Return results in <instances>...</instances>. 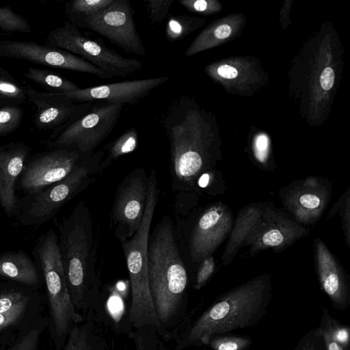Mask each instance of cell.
<instances>
[{
  "instance_id": "35",
  "label": "cell",
  "mask_w": 350,
  "mask_h": 350,
  "mask_svg": "<svg viewBox=\"0 0 350 350\" xmlns=\"http://www.w3.org/2000/svg\"><path fill=\"white\" fill-rule=\"evenodd\" d=\"M173 0H149L146 1V7L149 16L152 23H160L167 16Z\"/></svg>"
},
{
  "instance_id": "31",
  "label": "cell",
  "mask_w": 350,
  "mask_h": 350,
  "mask_svg": "<svg viewBox=\"0 0 350 350\" xmlns=\"http://www.w3.org/2000/svg\"><path fill=\"white\" fill-rule=\"evenodd\" d=\"M0 29L8 32H31L27 21L8 6L0 7Z\"/></svg>"
},
{
  "instance_id": "18",
  "label": "cell",
  "mask_w": 350,
  "mask_h": 350,
  "mask_svg": "<svg viewBox=\"0 0 350 350\" xmlns=\"http://www.w3.org/2000/svg\"><path fill=\"white\" fill-rule=\"evenodd\" d=\"M27 98L36 107L34 123L38 129L55 130L85 113L92 103H79L61 93L40 92L25 83Z\"/></svg>"
},
{
  "instance_id": "10",
  "label": "cell",
  "mask_w": 350,
  "mask_h": 350,
  "mask_svg": "<svg viewBox=\"0 0 350 350\" xmlns=\"http://www.w3.org/2000/svg\"><path fill=\"white\" fill-rule=\"evenodd\" d=\"M148 176L144 167L128 174L117 188L111 211V226L120 241L131 237L145 212Z\"/></svg>"
},
{
  "instance_id": "39",
  "label": "cell",
  "mask_w": 350,
  "mask_h": 350,
  "mask_svg": "<svg viewBox=\"0 0 350 350\" xmlns=\"http://www.w3.org/2000/svg\"><path fill=\"white\" fill-rule=\"evenodd\" d=\"M340 208L342 213V224L347 244H349V189L347 191L345 204Z\"/></svg>"
},
{
  "instance_id": "42",
  "label": "cell",
  "mask_w": 350,
  "mask_h": 350,
  "mask_svg": "<svg viewBox=\"0 0 350 350\" xmlns=\"http://www.w3.org/2000/svg\"><path fill=\"white\" fill-rule=\"evenodd\" d=\"M213 33L217 38L224 39L230 35L231 28L228 25H221L214 30Z\"/></svg>"
},
{
  "instance_id": "17",
  "label": "cell",
  "mask_w": 350,
  "mask_h": 350,
  "mask_svg": "<svg viewBox=\"0 0 350 350\" xmlns=\"http://www.w3.org/2000/svg\"><path fill=\"white\" fill-rule=\"evenodd\" d=\"M230 208L217 202L207 207L198 217L189 239L192 262L200 263L213 255L229 236L233 226Z\"/></svg>"
},
{
  "instance_id": "28",
  "label": "cell",
  "mask_w": 350,
  "mask_h": 350,
  "mask_svg": "<svg viewBox=\"0 0 350 350\" xmlns=\"http://www.w3.org/2000/svg\"><path fill=\"white\" fill-rule=\"evenodd\" d=\"M138 143V135L135 128L126 130L112 142L107 148V155L103 159L99 171L101 173L113 161L135 150Z\"/></svg>"
},
{
  "instance_id": "8",
  "label": "cell",
  "mask_w": 350,
  "mask_h": 350,
  "mask_svg": "<svg viewBox=\"0 0 350 350\" xmlns=\"http://www.w3.org/2000/svg\"><path fill=\"white\" fill-rule=\"evenodd\" d=\"M124 105L97 102L85 113L53 131L46 145L49 148L72 146L85 155H92L118 122Z\"/></svg>"
},
{
  "instance_id": "2",
  "label": "cell",
  "mask_w": 350,
  "mask_h": 350,
  "mask_svg": "<svg viewBox=\"0 0 350 350\" xmlns=\"http://www.w3.org/2000/svg\"><path fill=\"white\" fill-rule=\"evenodd\" d=\"M57 244L72 304L80 315L98 304L101 293L90 211L79 202L58 226Z\"/></svg>"
},
{
  "instance_id": "14",
  "label": "cell",
  "mask_w": 350,
  "mask_h": 350,
  "mask_svg": "<svg viewBox=\"0 0 350 350\" xmlns=\"http://www.w3.org/2000/svg\"><path fill=\"white\" fill-rule=\"evenodd\" d=\"M37 289L14 282L0 281V343L13 338L42 317Z\"/></svg>"
},
{
  "instance_id": "43",
  "label": "cell",
  "mask_w": 350,
  "mask_h": 350,
  "mask_svg": "<svg viewBox=\"0 0 350 350\" xmlns=\"http://www.w3.org/2000/svg\"><path fill=\"white\" fill-rule=\"evenodd\" d=\"M322 334L324 336L327 350H343L342 347L334 341L328 334L324 332H322Z\"/></svg>"
},
{
  "instance_id": "13",
  "label": "cell",
  "mask_w": 350,
  "mask_h": 350,
  "mask_svg": "<svg viewBox=\"0 0 350 350\" xmlns=\"http://www.w3.org/2000/svg\"><path fill=\"white\" fill-rule=\"evenodd\" d=\"M329 180L310 176L283 187L278 196L285 211L304 227L315 225L324 213L331 198Z\"/></svg>"
},
{
  "instance_id": "7",
  "label": "cell",
  "mask_w": 350,
  "mask_h": 350,
  "mask_svg": "<svg viewBox=\"0 0 350 350\" xmlns=\"http://www.w3.org/2000/svg\"><path fill=\"white\" fill-rule=\"evenodd\" d=\"M104 150L85 157L62 180L21 200L18 221L23 226H40L49 221L68 201L86 189L100 174Z\"/></svg>"
},
{
  "instance_id": "1",
  "label": "cell",
  "mask_w": 350,
  "mask_h": 350,
  "mask_svg": "<svg viewBox=\"0 0 350 350\" xmlns=\"http://www.w3.org/2000/svg\"><path fill=\"white\" fill-rule=\"evenodd\" d=\"M175 238L172 221L164 216L148 242L149 286L165 339L178 332L187 302L188 275Z\"/></svg>"
},
{
  "instance_id": "25",
  "label": "cell",
  "mask_w": 350,
  "mask_h": 350,
  "mask_svg": "<svg viewBox=\"0 0 350 350\" xmlns=\"http://www.w3.org/2000/svg\"><path fill=\"white\" fill-rule=\"evenodd\" d=\"M48 326V318L42 316L12 339L0 343V350H42V338Z\"/></svg>"
},
{
  "instance_id": "38",
  "label": "cell",
  "mask_w": 350,
  "mask_h": 350,
  "mask_svg": "<svg viewBox=\"0 0 350 350\" xmlns=\"http://www.w3.org/2000/svg\"><path fill=\"white\" fill-rule=\"evenodd\" d=\"M327 329H324L322 332L328 334L330 337L341 347L347 346L349 342V329L345 327L338 325L334 326L332 323L329 325Z\"/></svg>"
},
{
  "instance_id": "24",
  "label": "cell",
  "mask_w": 350,
  "mask_h": 350,
  "mask_svg": "<svg viewBox=\"0 0 350 350\" xmlns=\"http://www.w3.org/2000/svg\"><path fill=\"white\" fill-rule=\"evenodd\" d=\"M0 277L36 289L41 284L36 264L21 250L0 254Z\"/></svg>"
},
{
  "instance_id": "40",
  "label": "cell",
  "mask_w": 350,
  "mask_h": 350,
  "mask_svg": "<svg viewBox=\"0 0 350 350\" xmlns=\"http://www.w3.org/2000/svg\"><path fill=\"white\" fill-rule=\"evenodd\" d=\"M334 83V72L332 68H325L320 76V84L325 90H330Z\"/></svg>"
},
{
  "instance_id": "32",
  "label": "cell",
  "mask_w": 350,
  "mask_h": 350,
  "mask_svg": "<svg viewBox=\"0 0 350 350\" xmlns=\"http://www.w3.org/2000/svg\"><path fill=\"white\" fill-rule=\"evenodd\" d=\"M225 189L226 184L222 174L214 169L202 174L195 187V190H202L211 196L222 194Z\"/></svg>"
},
{
  "instance_id": "12",
  "label": "cell",
  "mask_w": 350,
  "mask_h": 350,
  "mask_svg": "<svg viewBox=\"0 0 350 350\" xmlns=\"http://www.w3.org/2000/svg\"><path fill=\"white\" fill-rule=\"evenodd\" d=\"M134 11L127 0H114L108 7L80 21L76 27L90 29L126 52L144 55L145 46L137 31Z\"/></svg>"
},
{
  "instance_id": "27",
  "label": "cell",
  "mask_w": 350,
  "mask_h": 350,
  "mask_svg": "<svg viewBox=\"0 0 350 350\" xmlns=\"http://www.w3.org/2000/svg\"><path fill=\"white\" fill-rule=\"evenodd\" d=\"M114 0H74L66 2L65 14L76 26L80 21L108 7Z\"/></svg>"
},
{
  "instance_id": "36",
  "label": "cell",
  "mask_w": 350,
  "mask_h": 350,
  "mask_svg": "<svg viewBox=\"0 0 350 350\" xmlns=\"http://www.w3.org/2000/svg\"><path fill=\"white\" fill-rule=\"evenodd\" d=\"M215 269V262L213 256H209L200 263L196 275V288H202L212 276Z\"/></svg>"
},
{
  "instance_id": "19",
  "label": "cell",
  "mask_w": 350,
  "mask_h": 350,
  "mask_svg": "<svg viewBox=\"0 0 350 350\" xmlns=\"http://www.w3.org/2000/svg\"><path fill=\"white\" fill-rule=\"evenodd\" d=\"M169 76L125 81L97 86L79 88L61 93L67 98L79 103L104 102L133 105L146 96L153 90L165 83Z\"/></svg>"
},
{
  "instance_id": "3",
  "label": "cell",
  "mask_w": 350,
  "mask_h": 350,
  "mask_svg": "<svg viewBox=\"0 0 350 350\" xmlns=\"http://www.w3.org/2000/svg\"><path fill=\"white\" fill-rule=\"evenodd\" d=\"M271 288L270 275L265 273L226 293L176 338L174 350L207 345L220 334L253 325L265 312Z\"/></svg>"
},
{
  "instance_id": "11",
  "label": "cell",
  "mask_w": 350,
  "mask_h": 350,
  "mask_svg": "<svg viewBox=\"0 0 350 350\" xmlns=\"http://www.w3.org/2000/svg\"><path fill=\"white\" fill-rule=\"evenodd\" d=\"M310 228L297 223L285 211L267 202L265 209L242 244L252 256L260 251L279 252L310 233Z\"/></svg>"
},
{
  "instance_id": "41",
  "label": "cell",
  "mask_w": 350,
  "mask_h": 350,
  "mask_svg": "<svg viewBox=\"0 0 350 350\" xmlns=\"http://www.w3.org/2000/svg\"><path fill=\"white\" fill-rule=\"evenodd\" d=\"M218 75L225 79H234L238 75L237 69L229 65H222L217 68Z\"/></svg>"
},
{
  "instance_id": "16",
  "label": "cell",
  "mask_w": 350,
  "mask_h": 350,
  "mask_svg": "<svg viewBox=\"0 0 350 350\" xmlns=\"http://www.w3.org/2000/svg\"><path fill=\"white\" fill-rule=\"evenodd\" d=\"M0 56L88 73L104 79L112 78L96 66L68 51L31 41L0 40Z\"/></svg>"
},
{
  "instance_id": "34",
  "label": "cell",
  "mask_w": 350,
  "mask_h": 350,
  "mask_svg": "<svg viewBox=\"0 0 350 350\" xmlns=\"http://www.w3.org/2000/svg\"><path fill=\"white\" fill-rule=\"evenodd\" d=\"M250 340L240 337H215L208 345L214 350H242L247 347Z\"/></svg>"
},
{
  "instance_id": "4",
  "label": "cell",
  "mask_w": 350,
  "mask_h": 350,
  "mask_svg": "<svg viewBox=\"0 0 350 350\" xmlns=\"http://www.w3.org/2000/svg\"><path fill=\"white\" fill-rule=\"evenodd\" d=\"M159 193L156 172L152 170L148 176L147 200L142 223L135 233L121 241V245L131 291L129 306L130 326L135 331L155 332L161 336V327L150 293L148 271L150 230Z\"/></svg>"
},
{
  "instance_id": "22",
  "label": "cell",
  "mask_w": 350,
  "mask_h": 350,
  "mask_svg": "<svg viewBox=\"0 0 350 350\" xmlns=\"http://www.w3.org/2000/svg\"><path fill=\"white\" fill-rule=\"evenodd\" d=\"M109 325L94 310L74 325L62 350H116Z\"/></svg>"
},
{
  "instance_id": "20",
  "label": "cell",
  "mask_w": 350,
  "mask_h": 350,
  "mask_svg": "<svg viewBox=\"0 0 350 350\" xmlns=\"http://www.w3.org/2000/svg\"><path fill=\"white\" fill-rule=\"evenodd\" d=\"M30 152L23 142L0 146V205L8 217L18 215L21 200L16 185Z\"/></svg>"
},
{
  "instance_id": "37",
  "label": "cell",
  "mask_w": 350,
  "mask_h": 350,
  "mask_svg": "<svg viewBox=\"0 0 350 350\" xmlns=\"http://www.w3.org/2000/svg\"><path fill=\"white\" fill-rule=\"evenodd\" d=\"M269 142L268 137L262 133L258 135L254 141V154L256 160L262 166L267 167Z\"/></svg>"
},
{
  "instance_id": "29",
  "label": "cell",
  "mask_w": 350,
  "mask_h": 350,
  "mask_svg": "<svg viewBox=\"0 0 350 350\" xmlns=\"http://www.w3.org/2000/svg\"><path fill=\"white\" fill-rule=\"evenodd\" d=\"M26 99L24 86L0 67V106H16Z\"/></svg>"
},
{
  "instance_id": "23",
  "label": "cell",
  "mask_w": 350,
  "mask_h": 350,
  "mask_svg": "<svg viewBox=\"0 0 350 350\" xmlns=\"http://www.w3.org/2000/svg\"><path fill=\"white\" fill-rule=\"evenodd\" d=\"M266 203L267 202L252 203L239 211L221 256L222 265H229L242 248L243 241L262 213Z\"/></svg>"
},
{
  "instance_id": "33",
  "label": "cell",
  "mask_w": 350,
  "mask_h": 350,
  "mask_svg": "<svg viewBox=\"0 0 350 350\" xmlns=\"http://www.w3.org/2000/svg\"><path fill=\"white\" fill-rule=\"evenodd\" d=\"M23 111L18 106L0 107V136L13 132L20 125Z\"/></svg>"
},
{
  "instance_id": "6",
  "label": "cell",
  "mask_w": 350,
  "mask_h": 350,
  "mask_svg": "<svg viewBox=\"0 0 350 350\" xmlns=\"http://www.w3.org/2000/svg\"><path fill=\"white\" fill-rule=\"evenodd\" d=\"M45 284L49 317L48 330L55 350H62L66 338L83 316L76 311L68 291L57 244V234L50 229L41 235L33 250Z\"/></svg>"
},
{
  "instance_id": "15",
  "label": "cell",
  "mask_w": 350,
  "mask_h": 350,
  "mask_svg": "<svg viewBox=\"0 0 350 350\" xmlns=\"http://www.w3.org/2000/svg\"><path fill=\"white\" fill-rule=\"evenodd\" d=\"M87 156L72 146L51 148L36 154L18 178L16 189L32 194L67 176Z\"/></svg>"
},
{
  "instance_id": "26",
  "label": "cell",
  "mask_w": 350,
  "mask_h": 350,
  "mask_svg": "<svg viewBox=\"0 0 350 350\" xmlns=\"http://www.w3.org/2000/svg\"><path fill=\"white\" fill-rule=\"evenodd\" d=\"M23 74L25 77L40 85L49 92L67 93L80 88L71 81L49 70L29 68Z\"/></svg>"
},
{
  "instance_id": "30",
  "label": "cell",
  "mask_w": 350,
  "mask_h": 350,
  "mask_svg": "<svg viewBox=\"0 0 350 350\" xmlns=\"http://www.w3.org/2000/svg\"><path fill=\"white\" fill-rule=\"evenodd\" d=\"M194 23L193 18L186 15L171 16L165 27L167 40L172 42L180 40L193 29Z\"/></svg>"
},
{
  "instance_id": "21",
  "label": "cell",
  "mask_w": 350,
  "mask_h": 350,
  "mask_svg": "<svg viewBox=\"0 0 350 350\" xmlns=\"http://www.w3.org/2000/svg\"><path fill=\"white\" fill-rule=\"evenodd\" d=\"M313 252L315 267L323 290L336 306L345 307L348 304V283L340 262L319 238L314 239Z\"/></svg>"
},
{
  "instance_id": "5",
  "label": "cell",
  "mask_w": 350,
  "mask_h": 350,
  "mask_svg": "<svg viewBox=\"0 0 350 350\" xmlns=\"http://www.w3.org/2000/svg\"><path fill=\"white\" fill-rule=\"evenodd\" d=\"M198 114L189 98L180 96L168 106L161 119L170 142L172 173L186 189L193 190L200 176L213 170L199 132Z\"/></svg>"
},
{
  "instance_id": "9",
  "label": "cell",
  "mask_w": 350,
  "mask_h": 350,
  "mask_svg": "<svg viewBox=\"0 0 350 350\" xmlns=\"http://www.w3.org/2000/svg\"><path fill=\"white\" fill-rule=\"evenodd\" d=\"M46 45L68 51L96 66L112 78L124 77L142 68L141 62L126 58L108 48L100 40L86 36L66 21L47 35Z\"/></svg>"
}]
</instances>
